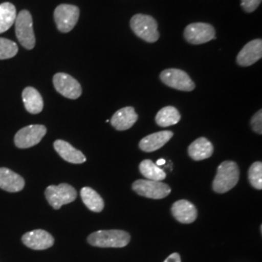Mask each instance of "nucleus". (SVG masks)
<instances>
[{
	"instance_id": "nucleus-9",
	"label": "nucleus",
	"mask_w": 262,
	"mask_h": 262,
	"mask_svg": "<svg viewBox=\"0 0 262 262\" xmlns=\"http://www.w3.org/2000/svg\"><path fill=\"white\" fill-rule=\"evenodd\" d=\"M47 128L42 124L28 125L16 133L15 145L19 149L31 148L40 143L42 138L46 135Z\"/></svg>"
},
{
	"instance_id": "nucleus-14",
	"label": "nucleus",
	"mask_w": 262,
	"mask_h": 262,
	"mask_svg": "<svg viewBox=\"0 0 262 262\" xmlns=\"http://www.w3.org/2000/svg\"><path fill=\"white\" fill-rule=\"evenodd\" d=\"M173 216L182 224H191L197 217L195 206L187 200H178L171 208Z\"/></svg>"
},
{
	"instance_id": "nucleus-16",
	"label": "nucleus",
	"mask_w": 262,
	"mask_h": 262,
	"mask_svg": "<svg viewBox=\"0 0 262 262\" xmlns=\"http://www.w3.org/2000/svg\"><path fill=\"white\" fill-rule=\"evenodd\" d=\"M173 135H174L173 132L169 130L159 131V132L152 133L144 137L140 141L139 148L146 152L159 150L173 137Z\"/></svg>"
},
{
	"instance_id": "nucleus-8",
	"label": "nucleus",
	"mask_w": 262,
	"mask_h": 262,
	"mask_svg": "<svg viewBox=\"0 0 262 262\" xmlns=\"http://www.w3.org/2000/svg\"><path fill=\"white\" fill-rule=\"evenodd\" d=\"M159 77L163 84L178 91L191 92L195 89V84L190 79V77L188 76L187 72L181 69H176V68L165 69L160 73Z\"/></svg>"
},
{
	"instance_id": "nucleus-3",
	"label": "nucleus",
	"mask_w": 262,
	"mask_h": 262,
	"mask_svg": "<svg viewBox=\"0 0 262 262\" xmlns=\"http://www.w3.org/2000/svg\"><path fill=\"white\" fill-rule=\"evenodd\" d=\"M132 31L148 43H155L159 40L158 21L149 15L136 14L130 19Z\"/></svg>"
},
{
	"instance_id": "nucleus-29",
	"label": "nucleus",
	"mask_w": 262,
	"mask_h": 262,
	"mask_svg": "<svg viewBox=\"0 0 262 262\" xmlns=\"http://www.w3.org/2000/svg\"><path fill=\"white\" fill-rule=\"evenodd\" d=\"M164 262H182L181 256L178 253H172L164 260Z\"/></svg>"
},
{
	"instance_id": "nucleus-22",
	"label": "nucleus",
	"mask_w": 262,
	"mask_h": 262,
	"mask_svg": "<svg viewBox=\"0 0 262 262\" xmlns=\"http://www.w3.org/2000/svg\"><path fill=\"white\" fill-rule=\"evenodd\" d=\"M181 120V114L173 106H166L159 110L156 116V122L161 127L177 124Z\"/></svg>"
},
{
	"instance_id": "nucleus-20",
	"label": "nucleus",
	"mask_w": 262,
	"mask_h": 262,
	"mask_svg": "<svg viewBox=\"0 0 262 262\" xmlns=\"http://www.w3.org/2000/svg\"><path fill=\"white\" fill-rule=\"evenodd\" d=\"M23 101L27 111L30 114L36 115L42 112L44 102L41 94L36 89L32 86H28L23 92Z\"/></svg>"
},
{
	"instance_id": "nucleus-10",
	"label": "nucleus",
	"mask_w": 262,
	"mask_h": 262,
	"mask_svg": "<svg viewBox=\"0 0 262 262\" xmlns=\"http://www.w3.org/2000/svg\"><path fill=\"white\" fill-rule=\"evenodd\" d=\"M184 36L189 44L201 45L215 39V30L206 23H193L185 28Z\"/></svg>"
},
{
	"instance_id": "nucleus-23",
	"label": "nucleus",
	"mask_w": 262,
	"mask_h": 262,
	"mask_svg": "<svg viewBox=\"0 0 262 262\" xmlns=\"http://www.w3.org/2000/svg\"><path fill=\"white\" fill-rule=\"evenodd\" d=\"M16 18V7L12 3L4 2L0 4V33L8 30L15 24Z\"/></svg>"
},
{
	"instance_id": "nucleus-1",
	"label": "nucleus",
	"mask_w": 262,
	"mask_h": 262,
	"mask_svg": "<svg viewBox=\"0 0 262 262\" xmlns=\"http://www.w3.org/2000/svg\"><path fill=\"white\" fill-rule=\"evenodd\" d=\"M240 177V170L234 161H224L216 170L213 182V189L216 193H225L237 185Z\"/></svg>"
},
{
	"instance_id": "nucleus-30",
	"label": "nucleus",
	"mask_w": 262,
	"mask_h": 262,
	"mask_svg": "<svg viewBox=\"0 0 262 262\" xmlns=\"http://www.w3.org/2000/svg\"><path fill=\"white\" fill-rule=\"evenodd\" d=\"M165 162H166L165 159H159V160L157 161V165H158V166H159V165H164Z\"/></svg>"
},
{
	"instance_id": "nucleus-18",
	"label": "nucleus",
	"mask_w": 262,
	"mask_h": 262,
	"mask_svg": "<svg viewBox=\"0 0 262 262\" xmlns=\"http://www.w3.org/2000/svg\"><path fill=\"white\" fill-rule=\"evenodd\" d=\"M25 187V180L8 168H0V188L9 192H18Z\"/></svg>"
},
{
	"instance_id": "nucleus-4",
	"label": "nucleus",
	"mask_w": 262,
	"mask_h": 262,
	"mask_svg": "<svg viewBox=\"0 0 262 262\" xmlns=\"http://www.w3.org/2000/svg\"><path fill=\"white\" fill-rule=\"evenodd\" d=\"M15 31L20 45L27 50L35 47V35L33 31L32 17L28 10H23L17 15L15 20Z\"/></svg>"
},
{
	"instance_id": "nucleus-5",
	"label": "nucleus",
	"mask_w": 262,
	"mask_h": 262,
	"mask_svg": "<svg viewBox=\"0 0 262 262\" xmlns=\"http://www.w3.org/2000/svg\"><path fill=\"white\" fill-rule=\"evenodd\" d=\"M45 196L49 204L58 210L60 207L73 202L77 198V191L68 184H60L58 186H49L45 190Z\"/></svg>"
},
{
	"instance_id": "nucleus-13",
	"label": "nucleus",
	"mask_w": 262,
	"mask_h": 262,
	"mask_svg": "<svg viewBox=\"0 0 262 262\" xmlns=\"http://www.w3.org/2000/svg\"><path fill=\"white\" fill-rule=\"evenodd\" d=\"M262 40L254 39L247 43L236 57V61L240 66L247 67L254 64L261 59Z\"/></svg>"
},
{
	"instance_id": "nucleus-28",
	"label": "nucleus",
	"mask_w": 262,
	"mask_h": 262,
	"mask_svg": "<svg viewBox=\"0 0 262 262\" xmlns=\"http://www.w3.org/2000/svg\"><path fill=\"white\" fill-rule=\"evenodd\" d=\"M262 0H241V6L245 12L252 13L257 9Z\"/></svg>"
},
{
	"instance_id": "nucleus-6",
	"label": "nucleus",
	"mask_w": 262,
	"mask_h": 262,
	"mask_svg": "<svg viewBox=\"0 0 262 262\" xmlns=\"http://www.w3.org/2000/svg\"><path fill=\"white\" fill-rule=\"evenodd\" d=\"M132 188L141 196L151 199L165 198L171 192V187L168 185L151 180H137L132 184Z\"/></svg>"
},
{
	"instance_id": "nucleus-19",
	"label": "nucleus",
	"mask_w": 262,
	"mask_h": 262,
	"mask_svg": "<svg viewBox=\"0 0 262 262\" xmlns=\"http://www.w3.org/2000/svg\"><path fill=\"white\" fill-rule=\"evenodd\" d=\"M188 155L193 160H203L212 157L214 147L212 143L204 137H200L193 141L188 147Z\"/></svg>"
},
{
	"instance_id": "nucleus-15",
	"label": "nucleus",
	"mask_w": 262,
	"mask_h": 262,
	"mask_svg": "<svg viewBox=\"0 0 262 262\" xmlns=\"http://www.w3.org/2000/svg\"><path fill=\"white\" fill-rule=\"evenodd\" d=\"M138 120V115L133 107H124L113 115L111 124L117 130H126L134 125Z\"/></svg>"
},
{
	"instance_id": "nucleus-21",
	"label": "nucleus",
	"mask_w": 262,
	"mask_h": 262,
	"mask_svg": "<svg viewBox=\"0 0 262 262\" xmlns=\"http://www.w3.org/2000/svg\"><path fill=\"white\" fill-rule=\"evenodd\" d=\"M81 197L84 205L91 211L99 213L104 209L102 197L98 194L92 187H84L81 189Z\"/></svg>"
},
{
	"instance_id": "nucleus-27",
	"label": "nucleus",
	"mask_w": 262,
	"mask_h": 262,
	"mask_svg": "<svg viewBox=\"0 0 262 262\" xmlns=\"http://www.w3.org/2000/svg\"><path fill=\"white\" fill-rule=\"evenodd\" d=\"M251 125L254 132L262 134V111L259 110L258 112L255 113L252 118Z\"/></svg>"
},
{
	"instance_id": "nucleus-2",
	"label": "nucleus",
	"mask_w": 262,
	"mask_h": 262,
	"mask_svg": "<svg viewBox=\"0 0 262 262\" xmlns=\"http://www.w3.org/2000/svg\"><path fill=\"white\" fill-rule=\"evenodd\" d=\"M88 242L98 248H123L130 242V235L118 229L99 230L90 235Z\"/></svg>"
},
{
	"instance_id": "nucleus-25",
	"label": "nucleus",
	"mask_w": 262,
	"mask_h": 262,
	"mask_svg": "<svg viewBox=\"0 0 262 262\" xmlns=\"http://www.w3.org/2000/svg\"><path fill=\"white\" fill-rule=\"evenodd\" d=\"M18 46L15 42L6 38H0V59L12 58L18 54Z\"/></svg>"
},
{
	"instance_id": "nucleus-24",
	"label": "nucleus",
	"mask_w": 262,
	"mask_h": 262,
	"mask_svg": "<svg viewBox=\"0 0 262 262\" xmlns=\"http://www.w3.org/2000/svg\"><path fill=\"white\" fill-rule=\"evenodd\" d=\"M141 174L151 181H159L166 178V173L164 170L159 168L156 163H154L150 159L143 160L139 165Z\"/></svg>"
},
{
	"instance_id": "nucleus-12",
	"label": "nucleus",
	"mask_w": 262,
	"mask_h": 262,
	"mask_svg": "<svg viewBox=\"0 0 262 262\" xmlns=\"http://www.w3.org/2000/svg\"><path fill=\"white\" fill-rule=\"evenodd\" d=\"M23 243L27 247L35 250V251H43L53 247L55 244V239L52 235L47 231L42 229H36L33 231H29L24 234Z\"/></svg>"
},
{
	"instance_id": "nucleus-11",
	"label": "nucleus",
	"mask_w": 262,
	"mask_h": 262,
	"mask_svg": "<svg viewBox=\"0 0 262 262\" xmlns=\"http://www.w3.org/2000/svg\"><path fill=\"white\" fill-rule=\"evenodd\" d=\"M53 83L58 94L69 99H77L82 95V86L72 76L66 73H56Z\"/></svg>"
},
{
	"instance_id": "nucleus-26",
	"label": "nucleus",
	"mask_w": 262,
	"mask_h": 262,
	"mask_svg": "<svg viewBox=\"0 0 262 262\" xmlns=\"http://www.w3.org/2000/svg\"><path fill=\"white\" fill-rule=\"evenodd\" d=\"M249 182L256 189H262V163L256 161L249 169Z\"/></svg>"
},
{
	"instance_id": "nucleus-7",
	"label": "nucleus",
	"mask_w": 262,
	"mask_h": 262,
	"mask_svg": "<svg viewBox=\"0 0 262 262\" xmlns=\"http://www.w3.org/2000/svg\"><path fill=\"white\" fill-rule=\"evenodd\" d=\"M79 17L80 10L75 5L60 4L54 12L56 28L62 33L71 31L77 25Z\"/></svg>"
},
{
	"instance_id": "nucleus-17",
	"label": "nucleus",
	"mask_w": 262,
	"mask_h": 262,
	"mask_svg": "<svg viewBox=\"0 0 262 262\" xmlns=\"http://www.w3.org/2000/svg\"><path fill=\"white\" fill-rule=\"evenodd\" d=\"M54 148L56 152L67 162L81 164L85 162V157L81 150H77L66 141L56 140L54 143Z\"/></svg>"
}]
</instances>
